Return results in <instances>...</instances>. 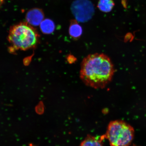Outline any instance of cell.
<instances>
[{
    "instance_id": "1",
    "label": "cell",
    "mask_w": 146,
    "mask_h": 146,
    "mask_svg": "<svg viewBox=\"0 0 146 146\" xmlns=\"http://www.w3.org/2000/svg\"><path fill=\"white\" fill-rule=\"evenodd\" d=\"M114 73L113 65L108 56L96 53L84 58L81 63L80 77L87 86L103 89L112 80Z\"/></svg>"
},
{
    "instance_id": "2",
    "label": "cell",
    "mask_w": 146,
    "mask_h": 146,
    "mask_svg": "<svg viewBox=\"0 0 146 146\" xmlns=\"http://www.w3.org/2000/svg\"><path fill=\"white\" fill-rule=\"evenodd\" d=\"M8 41L11 44V52L26 50L35 48L38 44L39 35L33 27L28 23H23L10 29Z\"/></svg>"
},
{
    "instance_id": "3",
    "label": "cell",
    "mask_w": 146,
    "mask_h": 146,
    "mask_svg": "<svg viewBox=\"0 0 146 146\" xmlns=\"http://www.w3.org/2000/svg\"><path fill=\"white\" fill-rule=\"evenodd\" d=\"M104 136L111 146H129L134 138V131L129 124L116 120L109 123Z\"/></svg>"
},
{
    "instance_id": "4",
    "label": "cell",
    "mask_w": 146,
    "mask_h": 146,
    "mask_svg": "<svg viewBox=\"0 0 146 146\" xmlns=\"http://www.w3.org/2000/svg\"><path fill=\"white\" fill-rule=\"evenodd\" d=\"M71 9L76 20L81 23L91 19L95 12L94 5L89 0H76L71 5Z\"/></svg>"
},
{
    "instance_id": "5",
    "label": "cell",
    "mask_w": 146,
    "mask_h": 146,
    "mask_svg": "<svg viewBox=\"0 0 146 146\" xmlns=\"http://www.w3.org/2000/svg\"><path fill=\"white\" fill-rule=\"evenodd\" d=\"M44 14L40 10L35 9L29 11L27 13L26 19L28 23L30 25L37 26L40 25L43 21Z\"/></svg>"
},
{
    "instance_id": "6",
    "label": "cell",
    "mask_w": 146,
    "mask_h": 146,
    "mask_svg": "<svg viewBox=\"0 0 146 146\" xmlns=\"http://www.w3.org/2000/svg\"><path fill=\"white\" fill-rule=\"evenodd\" d=\"M69 32L71 37L74 39L77 40L81 37L83 33V29L77 21L72 20L70 22Z\"/></svg>"
},
{
    "instance_id": "7",
    "label": "cell",
    "mask_w": 146,
    "mask_h": 146,
    "mask_svg": "<svg viewBox=\"0 0 146 146\" xmlns=\"http://www.w3.org/2000/svg\"><path fill=\"white\" fill-rule=\"evenodd\" d=\"M105 138L104 135L100 137L88 135L79 146H103L102 141Z\"/></svg>"
},
{
    "instance_id": "8",
    "label": "cell",
    "mask_w": 146,
    "mask_h": 146,
    "mask_svg": "<svg viewBox=\"0 0 146 146\" xmlns=\"http://www.w3.org/2000/svg\"><path fill=\"white\" fill-rule=\"evenodd\" d=\"M41 30L44 33L50 34L54 32L55 25L54 22L50 19L44 20L40 24Z\"/></svg>"
},
{
    "instance_id": "9",
    "label": "cell",
    "mask_w": 146,
    "mask_h": 146,
    "mask_svg": "<svg viewBox=\"0 0 146 146\" xmlns=\"http://www.w3.org/2000/svg\"><path fill=\"white\" fill-rule=\"evenodd\" d=\"M115 5L113 0H100L98 7L102 11L108 13L112 10Z\"/></svg>"
},
{
    "instance_id": "10",
    "label": "cell",
    "mask_w": 146,
    "mask_h": 146,
    "mask_svg": "<svg viewBox=\"0 0 146 146\" xmlns=\"http://www.w3.org/2000/svg\"><path fill=\"white\" fill-rule=\"evenodd\" d=\"M36 112L38 114H42L44 112V107L43 103L41 102L36 107Z\"/></svg>"
},
{
    "instance_id": "11",
    "label": "cell",
    "mask_w": 146,
    "mask_h": 146,
    "mask_svg": "<svg viewBox=\"0 0 146 146\" xmlns=\"http://www.w3.org/2000/svg\"><path fill=\"white\" fill-rule=\"evenodd\" d=\"M29 146H36V145H34L33 143H30L29 144Z\"/></svg>"
}]
</instances>
